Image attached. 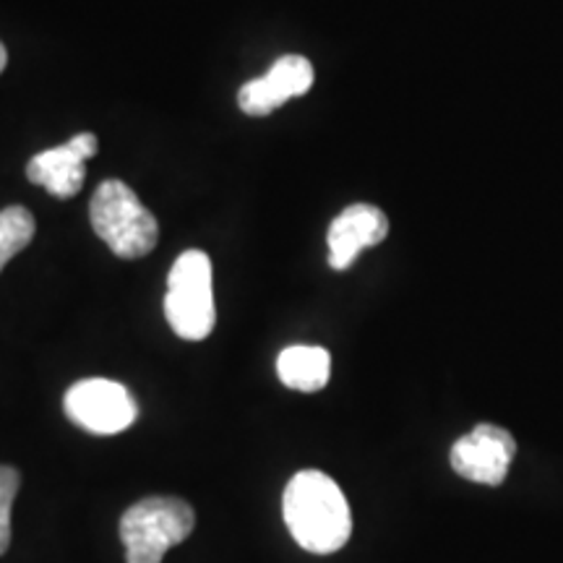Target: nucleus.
I'll return each mask as SVG.
<instances>
[{
	"mask_svg": "<svg viewBox=\"0 0 563 563\" xmlns=\"http://www.w3.org/2000/svg\"><path fill=\"white\" fill-rule=\"evenodd\" d=\"M282 514L295 543L308 553H336L352 534L347 498L340 485L319 470H302L287 483Z\"/></svg>",
	"mask_w": 563,
	"mask_h": 563,
	"instance_id": "f257e3e1",
	"label": "nucleus"
},
{
	"mask_svg": "<svg viewBox=\"0 0 563 563\" xmlns=\"http://www.w3.org/2000/svg\"><path fill=\"white\" fill-rule=\"evenodd\" d=\"M89 217L97 238H102L115 256L141 258L157 245V220L123 180H104L97 188Z\"/></svg>",
	"mask_w": 563,
	"mask_h": 563,
	"instance_id": "f03ea898",
	"label": "nucleus"
},
{
	"mask_svg": "<svg viewBox=\"0 0 563 563\" xmlns=\"http://www.w3.org/2000/svg\"><path fill=\"white\" fill-rule=\"evenodd\" d=\"M196 514L180 498L152 496L133 504L121 519V538L129 563H162L170 548L194 532Z\"/></svg>",
	"mask_w": 563,
	"mask_h": 563,
	"instance_id": "7ed1b4c3",
	"label": "nucleus"
},
{
	"mask_svg": "<svg viewBox=\"0 0 563 563\" xmlns=\"http://www.w3.org/2000/svg\"><path fill=\"white\" fill-rule=\"evenodd\" d=\"M165 316L180 340H207L217 323L211 262L203 251L180 253L167 277Z\"/></svg>",
	"mask_w": 563,
	"mask_h": 563,
	"instance_id": "20e7f679",
	"label": "nucleus"
},
{
	"mask_svg": "<svg viewBox=\"0 0 563 563\" xmlns=\"http://www.w3.org/2000/svg\"><path fill=\"white\" fill-rule=\"evenodd\" d=\"M63 410L70 422L95 435L123 433L139 418L131 391L110 378H84L70 386L63 399Z\"/></svg>",
	"mask_w": 563,
	"mask_h": 563,
	"instance_id": "39448f33",
	"label": "nucleus"
},
{
	"mask_svg": "<svg viewBox=\"0 0 563 563\" xmlns=\"http://www.w3.org/2000/svg\"><path fill=\"white\" fill-rule=\"evenodd\" d=\"M517 454V441L504 428L483 422L473 433L462 435L452 446V467L464 481L481 485H501L509 475L511 460Z\"/></svg>",
	"mask_w": 563,
	"mask_h": 563,
	"instance_id": "423d86ee",
	"label": "nucleus"
},
{
	"mask_svg": "<svg viewBox=\"0 0 563 563\" xmlns=\"http://www.w3.org/2000/svg\"><path fill=\"white\" fill-rule=\"evenodd\" d=\"M313 87V66L302 55H282L262 79H253L238 91V104L245 115L264 118L282 108L292 97L306 95Z\"/></svg>",
	"mask_w": 563,
	"mask_h": 563,
	"instance_id": "0eeeda50",
	"label": "nucleus"
},
{
	"mask_svg": "<svg viewBox=\"0 0 563 563\" xmlns=\"http://www.w3.org/2000/svg\"><path fill=\"white\" fill-rule=\"evenodd\" d=\"M389 235V220L378 207L352 203L329 228V264L334 272H344L355 264L365 249H373Z\"/></svg>",
	"mask_w": 563,
	"mask_h": 563,
	"instance_id": "6e6552de",
	"label": "nucleus"
},
{
	"mask_svg": "<svg viewBox=\"0 0 563 563\" xmlns=\"http://www.w3.org/2000/svg\"><path fill=\"white\" fill-rule=\"evenodd\" d=\"M26 178L45 188L55 199H70L81 191L84 178H87V159L66 141L32 157L26 165Z\"/></svg>",
	"mask_w": 563,
	"mask_h": 563,
	"instance_id": "1a4fd4ad",
	"label": "nucleus"
},
{
	"mask_svg": "<svg viewBox=\"0 0 563 563\" xmlns=\"http://www.w3.org/2000/svg\"><path fill=\"white\" fill-rule=\"evenodd\" d=\"M277 373L287 389L302 394L321 391L332 376V355L323 347L292 344V347L279 352Z\"/></svg>",
	"mask_w": 563,
	"mask_h": 563,
	"instance_id": "9d476101",
	"label": "nucleus"
},
{
	"mask_svg": "<svg viewBox=\"0 0 563 563\" xmlns=\"http://www.w3.org/2000/svg\"><path fill=\"white\" fill-rule=\"evenodd\" d=\"M34 230H37V224H34L30 209L5 207L0 211V272L16 253L32 243Z\"/></svg>",
	"mask_w": 563,
	"mask_h": 563,
	"instance_id": "9b49d317",
	"label": "nucleus"
},
{
	"mask_svg": "<svg viewBox=\"0 0 563 563\" xmlns=\"http://www.w3.org/2000/svg\"><path fill=\"white\" fill-rule=\"evenodd\" d=\"M21 477L13 467L0 464V555L11 545V506L19 493Z\"/></svg>",
	"mask_w": 563,
	"mask_h": 563,
	"instance_id": "f8f14e48",
	"label": "nucleus"
},
{
	"mask_svg": "<svg viewBox=\"0 0 563 563\" xmlns=\"http://www.w3.org/2000/svg\"><path fill=\"white\" fill-rule=\"evenodd\" d=\"M68 144L74 146V150L79 152L84 159H91L97 154V150H100V141H97L95 133H76Z\"/></svg>",
	"mask_w": 563,
	"mask_h": 563,
	"instance_id": "ddd939ff",
	"label": "nucleus"
},
{
	"mask_svg": "<svg viewBox=\"0 0 563 563\" xmlns=\"http://www.w3.org/2000/svg\"><path fill=\"white\" fill-rule=\"evenodd\" d=\"M5 63H9V53H5V47H3V45H0V74H3Z\"/></svg>",
	"mask_w": 563,
	"mask_h": 563,
	"instance_id": "4468645a",
	"label": "nucleus"
}]
</instances>
